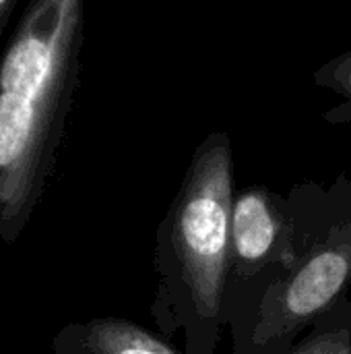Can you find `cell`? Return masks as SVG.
<instances>
[{
    "mask_svg": "<svg viewBox=\"0 0 351 354\" xmlns=\"http://www.w3.org/2000/svg\"><path fill=\"white\" fill-rule=\"evenodd\" d=\"M296 259V220L288 195L267 185L236 189L230 230L225 328L238 334L273 280Z\"/></svg>",
    "mask_w": 351,
    "mask_h": 354,
    "instance_id": "cell-4",
    "label": "cell"
},
{
    "mask_svg": "<svg viewBox=\"0 0 351 354\" xmlns=\"http://www.w3.org/2000/svg\"><path fill=\"white\" fill-rule=\"evenodd\" d=\"M85 4L35 0L0 58V239L12 245L54 170L81 71Z\"/></svg>",
    "mask_w": 351,
    "mask_h": 354,
    "instance_id": "cell-1",
    "label": "cell"
},
{
    "mask_svg": "<svg viewBox=\"0 0 351 354\" xmlns=\"http://www.w3.org/2000/svg\"><path fill=\"white\" fill-rule=\"evenodd\" d=\"M350 307H351V299H350Z\"/></svg>",
    "mask_w": 351,
    "mask_h": 354,
    "instance_id": "cell-9",
    "label": "cell"
},
{
    "mask_svg": "<svg viewBox=\"0 0 351 354\" xmlns=\"http://www.w3.org/2000/svg\"><path fill=\"white\" fill-rule=\"evenodd\" d=\"M288 354H351L350 301L312 326Z\"/></svg>",
    "mask_w": 351,
    "mask_h": 354,
    "instance_id": "cell-6",
    "label": "cell"
},
{
    "mask_svg": "<svg viewBox=\"0 0 351 354\" xmlns=\"http://www.w3.org/2000/svg\"><path fill=\"white\" fill-rule=\"evenodd\" d=\"M296 220V259L265 290L234 354H288L351 299V176L329 187L306 180L288 193Z\"/></svg>",
    "mask_w": 351,
    "mask_h": 354,
    "instance_id": "cell-3",
    "label": "cell"
},
{
    "mask_svg": "<svg viewBox=\"0 0 351 354\" xmlns=\"http://www.w3.org/2000/svg\"><path fill=\"white\" fill-rule=\"evenodd\" d=\"M312 79L319 87L331 89L343 97L323 114V120L329 124H351V50L325 62L314 71Z\"/></svg>",
    "mask_w": 351,
    "mask_h": 354,
    "instance_id": "cell-7",
    "label": "cell"
},
{
    "mask_svg": "<svg viewBox=\"0 0 351 354\" xmlns=\"http://www.w3.org/2000/svg\"><path fill=\"white\" fill-rule=\"evenodd\" d=\"M234 149L223 131L192 151L178 193L163 214L153 251L157 276L151 315L168 340L182 336L184 354H217L225 328Z\"/></svg>",
    "mask_w": 351,
    "mask_h": 354,
    "instance_id": "cell-2",
    "label": "cell"
},
{
    "mask_svg": "<svg viewBox=\"0 0 351 354\" xmlns=\"http://www.w3.org/2000/svg\"><path fill=\"white\" fill-rule=\"evenodd\" d=\"M14 8H17V0H0V37H2L6 25L10 23Z\"/></svg>",
    "mask_w": 351,
    "mask_h": 354,
    "instance_id": "cell-8",
    "label": "cell"
},
{
    "mask_svg": "<svg viewBox=\"0 0 351 354\" xmlns=\"http://www.w3.org/2000/svg\"><path fill=\"white\" fill-rule=\"evenodd\" d=\"M54 354H184L168 338L130 319L106 315L74 322L52 338Z\"/></svg>",
    "mask_w": 351,
    "mask_h": 354,
    "instance_id": "cell-5",
    "label": "cell"
}]
</instances>
